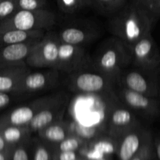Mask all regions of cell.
I'll use <instances>...</instances> for the list:
<instances>
[{
    "label": "cell",
    "mask_w": 160,
    "mask_h": 160,
    "mask_svg": "<svg viewBox=\"0 0 160 160\" xmlns=\"http://www.w3.org/2000/svg\"><path fill=\"white\" fill-rule=\"evenodd\" d=\"M39 41L0 47V69L26 65L27 57Z\"/></svg>",
    "instance_id": "cell-16"
},
{
    "label": "cell",
    "mask_w": 160,
    "mask_h": 160,
    "mask_svg": "<svg viewBox=\"0 0 160 160\" xmlns=\"http://www.w3.org/2000/svg\"><path fill=\"white\" fill-rule=\"evenodd\" d=\"M117 145L118 140L110 137L104 132L86 143L88 148L99 152L106 156H111L116 154Z\"/></svg>",
    "instance_id": "cell-21"
},
{
    "label": "cell",
    "mask_w": 160,
    "mask_h": 160,
    "mask_svg": "<svg viewBox=\"0 0 160 160\" xmlns=\"http://www.w3.org/2000/svg\"><path fill=\"white\" fill-rule=\"evenodd\" d=\"M56 20V14L47 9H18L12 16L0 21V32L8 30L47 32L52 29Z\"/></svg>",
    "instance_id": "cell-4"
},
{
    "label": "cell",
    "mask_w": 160,
    "mask_h": 160,
    "mask_svg": "<svg viewBox=\"0 0 160 160\" xmlns=\"http://www.w3.org/2000/svg\"><path fill=\"white\" fill-rule=\"evenodd\" d=\"M36 134L42 142L52 147L64 140L70 134L69 122L62 119L42 128Z\"/></svg>",
    "instance_id": "cell-18"
},
{
    "label": "cell",
    "mask_w": 160,
    "mask_h": 160,
    "mask_svg": "<svg viewBox=\"0 0 160 160\" xmlns=\"http://www.w3.org/2000/svg\"><path fill=\"white\" fill-rule=\"evenodd\" d=\"M142 9L151 20L153 25L160 20V0H128Z\"/></svg>",
    "instance_id": "cell-24"
},
{
    "label": "cell",
    "mask_w": 160,
    "mask_h": 160,
    "mask_svg": "<svg viewBox=\"0 0 160 160\" xmlns=\"http://www.w3.org/2000/svg\"><path fill=\"white\" fill-rule=\"evenodd\" d=\"M59 44L56 32L52 30L47 31L28 55L25 64L29 68L55 69Z\"/></svg>",
    "instance_id": "cell-7"
},
{
    "label": "cell",
    "mask_w": 160,
    "mask_h": 160,
    "mask_svg": "<svg viewBox=\"0 0 160 160\" xmlns=\"http://www.w3.org/2000/svg\"><path fill=\"white\" fill-rule=\"evenodd\" d=\"M58 6L65 13H74L87 6L86 0H56Z\"/></svg>",
    "instance_id": "cell-27"
},
{
    "label": "cell",
    "mask_w": 160,
    "mask_h": 160,
    "mask_svg": "<svg viewBox=\"0 0 160 160\" xmlns=\"http://www.w3.org/2000/svg\"><path fill=\"white\" fill-rule=\"evenodd\" d=\"M69 131L70 134L80 138L86 142H89L104 132V129H102L99 127L85 126L73 122L71 123H69Z\"/></svg>",
    "instance_id": "cell-23"
},
{
    "label": "cell",
    "mask_w": 160,
    "mask_h": 160,
    "mask_svg": "<svg viewBox=\"0 0 160 160\" xmlns=\"http://www.w3.org/2000/svg\"><path fill=\"white\" fill-rule=\"evenodd\" d=\"M130 50L131 65L146 71L158 73L160 66V51L152 32L138 41Z\"/></svg>",
    "instance_id": "cell-8"
},
{
    "label": "cell",
    "mask_w": 160,
    "mask_h": 160,
    "mask_svg": "<svg viewBox=\"0 0 160 160\" xmlns=\"http://www.w3.org/2000/svg\"><path fill=\"white\" fill-rule=\"evenodd\" d=\"M31 138L24 142L15 145L11 151L10 160H30L28 145Z\"/></svg>",
    "instance_id": "cell-30"
},
{
    "label": "cell",
    "mask_w": 160,
    "mask_h": 160,
    "mask_svg": "<svg viewBox=\"0 0 160 160\" xmlns=\"http://www.w3.org/2000/svg\"><path fill=\"white\" fill-rule=\"evenodd\" d=\"M60 72L56 69H47L42 71L31 72L30 70L23 77L19 92L28 98L55 88L59 83Z\"/></svg>",
    "instance_id": "cell-12"
},
{
    "label": "cell",
    "mask_w": 160,
    "mask_h": 160,
    "mask_svg": "<svg viewBox=\"0 0 160 160\" xmlns=\"http://www.w3.org/2000/svg\"><path fill=\"white\" fill-rule=\"evenodd\" d=\"M76 160H85V159H84L83 157H81V156H79V157H78Z\"/></svg>",
    "instance_id": "cell-38"
},
{
    "label": "cell",
    "mask_w": 160,
    "mask_h": 160,
    "mask_svg": "<svg viewBox=\"0 0 160 160\" xmlns=\"http://www.w3.org/2000/svg\"><path fill=\"white\" fill-rule=\"evenodd\" d=\"M153 145L155 154L157 156L158 159L160 160V138H156L155 140H153Z\"/></svg>",
    "instance_id": "cell-35"
},
{
    "label": "cell",
    "mask_w": 160,
    "mask_h": 160,
    "mask_svg": "<svg viewBox=\"0 0 160 160\" xmlns=\"http://www.w3.org/2000/svg\"><path fill=\"white\" fill-rule=\"evenodd\" d=\"M18 9L17 0H0V21L12 16Z\"/></svg>",
    "instance_id": "cell-31"
},
{
    "label": "cell",
    "mask_w": 160,
    "mask_h": 160,
    "mask_svg": "<svg viewBox=\"0 0 160 160\" xmlns=\"http://www.w3.org/2000/svg\"><path fill=\"white\" fill-rule=\"evenodd\" d=\"M52 150L41 139L38 138V142L35 143L34 149L33 160H52Z\"/></svg>",
    "instance_id": "cell-29"
},
{
    "label": "cell",
    "mask_w": 160,
    "mask_h": 160,
    "mask_svg": "<svg viewBox=\"0 0 160 160\" xmlns=\"http://www.w3.org/2000/svg\"><path fill=\"white\" fill-rule=\"evenodd\" d=\"M12 149L9 150V151L0 152V160H10L11 151H12Z\"/></svg>",
    "instance_id": "cell-36"
},
{
    "label": "cell",
    "mask_w": 160,
    "mask_h": 160,
    "mask_svg": "<svg viewBox=\"0 0 160 160\" xmlns=\"http://www.w3.org/2000/svg\"><path fill=\"white\" fill-rule=\"evenodd\" d=\"M87 6L101 15L109 17L120 10L128 0H86Z\"/></svg>",
    "instance_id": "cell-22"
},
{
    "label": "cell",
    "mask_w": 160,
    "mask_h": 160,
    "mask_svg": "<svg viewBox=\"0 0 160 160\" xmlns=\"http://www.w3.org/2000/svg\"><path fill=\"white\" fill-rule=\"evenodd\" d=\"M0 132L6 143L11 147L29 140L32 135L28 126L0 124Z\"/></svg>",
    "instance_id": "cell-20"
},
{
    "label": "cell",
    "mask_w": 160,
    "mask_h": 160,
    "mask_svg": "<svg viewBox=\"0 0 160 160\" xmlns=\"http://www.w3.org/2000/svg\"><path fill=\"white\" fill-rule=\"evenodd\" d=\"M13 147H11L6 143L5 141L4 138L2 135L1 132H0V152H5V151H9L11 150Z\"/></svg>",
    "instance_id": "cell-34"
},
{
    "label": "cell",
    "mask_w": 160,
    "mask_h": 160,
    "mask_svg": "<svg viewBox=\"0 0 160 160\" xmlns=\"http://www.w3.org/2000/svg\"><path fill=\"white\" fill-rule=\"evenodd\" d=\"M159 98L160 99V92H159Z\"/></svg>",
    "instance_id": "cell-39"
},
{
    "label": "cell",
    "mask_w": 160,
    "mask_h": 160,
    "mask_svg": "<svg viewBox=\"0 0 160 160\" xmlns=\"http://www.w3.org/2000/svg\"><path fill=\"white\" fill-rule=\"evenodd\" d=\"M117 84L150 97L159 98L160 81L157 73L142 70L130 64L117 77Z\"/></svg>",
    "instance_id": "cell-5"
},
{
    "label": "cell",
    "mask_w": 160,
    "mask_h": 160,
    "mask_svg": "<svg viewBox=\"0 0 160 160\" xmlns=\"http://www.w3.org/2000/svg\"><path fill=\"white\" fill-rule=\"evenodd\" d=\"M155 155L154 145H153V138L150 133L138 152L136 153L131 160H152Z\"/></svg>",
    "instance_id": "cell-26"
},
{
    "label": "cell",
    "mask_w": 160,
    "mask_h": 160,
    "mask_svg": "<svg viewBox=\"0 0 160 160\" xmlns=\"http://www.w3.org/2000/svg\"><path fill=\"white\" fill-rule=\"evenodd\" d=\"M140 124H142L140 119L131 109L120 102L109 112L104 127V133L119 140Z\"/></svg>",
    "instance_id": "cell-10"
},
{
    "label": "cell",
    "mask_w": 160,
    "mask_h": 160,
    "mask_svg": "<svg viewBox=\"0 0 160 160\" xmlns=\"http://www.w3.org/2000/svg\"><path fill=\"white\" fill-rule=\"evenodd\" d=\"M153 26L149 17L130 2L108 17L107 27L109 32L120 39L129 48L142 38L152 32Z\"/></svg>",
    "instance_id": "cell-1"
},
{
    "label": "cell",
    "mask_w": 160,
    "mask_h": 160,
    "mask_svg": "<svg viewBox=\"0 0 160 160\" xmlns=\"http://www.w3.org/2000/svg\"><path fill=\"white\" fill-rule=\"evenodd\" d=\"M67 85L72 92L84 95L112 93L116 82L92 67V65L68 74Z\"/></svg>",
    "instance_id": "cell-3"
},
{
    "label": "cell",
    "mask_w": 160,
    "mask_h": 160,
    "mask_svg": "<svg viewBox=\"0 0 160 160\" xmlns=\"http://www.w3.org/2000/svg\"><path fill=\"white\" fill-rule=\"evenodd\" d=\"M79 156L78 152L52 151V160H76Z\"/></svg>",
    "instance_id": "cell-33"
},
{
    "label": "cell",
    "mask_w": 160,
    "mask_h": 160,
    "mask_svg": "<svg viewBox=\"0 0 160 160\" xmlns=\"http://www.w3.org/2000/svg\"><path fill=\"white\" fill-rule=\"evenodd\" d=\"M150 131L142 124L130 131L118 140L116 154L119 160H131L138 152Z\"/></svg>",
    "instance_id": "cell-15"
},
{
    "label": "cell",
    "mask_w": 160,
    "mask_h": 160,
    "mask_svg": "<svg viewBox=\"0 0 160 160\" xmlns=\"http://www.w3.org/2000/svg\"><path fill=\"white\" fill-rule=\"evenodd\" d=\"M44 31H27L8 30L0 32V47L39 41L44 37Z\"/></svg>",
    "instance_id": "cell-19"
},
{
    "label": "cell",
    "mask_w": 160,
    "mask_h": 160,
    "mask_svg": "<svg viewBox=\"0 0 160 160\" xmlns=\"http://www.w3.org/2000/svg\"><path fill=\"white\" fill-rule=\"evenodd\" d=\"M28 98L20 92H0V110L6 109L13 103Z\"/></svg>",
    "instance_id": "cell-28"
},
{
    "label": "cell",
    "mask_w": 160,
    "mask_h": 160,
    "mask_svg": "<svg viewBox=\"0 0 160 160\" xmlns=\"http://www.w3.org/2000/svg\"><path fill=\"white\" fill-rule=\"evenodd\" d=\"M58 93L34 98L25 104L20 105L0 116V124L28 126L34 116L57 96Z\"/></svg>",
    "instance_id": "cell-9"
},
{
    "label": "cell",
    "mask_w": 160,
    "mask_h": 160,
    "mask_svg": "<svg viewBox=\"0 0 160 160\" xmlns=\"http://www.w3.org/2000/svg\"><path fill=\"white\" fill-rule=\"evenodd\" d=\"M91 57L92 67L115 82L121 70L131 61L130 48L115 36L102 42Z\"/></svg>",
    "instance_id": "cell-2"
},
{
    "label": "cell",
    "mask_w": 160,
    "mask_h": 160,
    "mask_svg": "<svg viewBox=\"0 0 160 160\" xmlns=\"http://www.w3.org/2000/svg\"><path fill=\"white\" fill-rule=\"evenodd\" d=\"M19 9L23 10H38L46 9V0H17Z\"/></svg>",
    "instance_id": "cell-32"
},
{
    "label": "cell",
    "mask_w": 160,
    "mask_h": 160,
    "mask_svg": "<svg viewBox=\"0 0 160 160\" xmlns=\"http://www.w3.org/2000/svg\"><path fill=\"white\" fill-rule=\"evenodd\" d=\"M69 104V95L59 92L56 98L39 111L28 125L31 134H36L42 128L63 119Z\"/></svg>",
    "instance_id": "cell-13"
},
{
    "label": "cell",
    "mask_w": 160,
    "mask_h": 160,
    "mask_svg": "<svg viewBox=\"0 0 160 160\" xmlns=\"http://www.w3.org/2000/svg\"><path fill=\"white\" fill-rule=\"evenodd\" d=\"M30 70L27 65L0 69V92H19L22 80Z\"/></svg>",
    "instance_id": "cell-17"
},
{
    "label": "cell",
    "mask_w": 160,
    "mask_h": 160,
    "mask_svg": "<svg viewBox=\"0 0 160 160\" xmlns=\"http://www.w3.org/2000/svg\"><path fill=\"white\" fill-rule=\"evenodd\" d=\"M87 142L80 138L69 134L64 140L52 147V150L62 152H79Z\"/></svg>",
    "instance_id": "cell-25"
},
{
    "label": "cell",
    "mask_w": 160,
    "mask_h": 160,
    "mask_svg": "<svg viewBox=\"0 0 160 160\" xmlns=\"http://www.w3.org/2000/svg\"><path fill=\"white\" fill-rule=\"evenodd\" d=\"M91 63L92 57L85 46L60 42L56 70L70 74L88 67Z\"/></svg>",
    "instance_id": "cell-11"
},
{
    "label": "cell",
    "mask_w": 160,
    "mask_h": 160,
    "mask_svg": "<svg viewBox=\"0 0 160 160\" xmlns=\"http://www.w3.org/2000/svg\"><path fill=\"white\" fill-rule=\"evenodd\" d=\"M98 160H111V158H110V156H106V157L102 158V159H100Z\"/></svg>",
    "instance_id": "cell-37"
},
{
    "label": "cell",
    "mask_w": 160,
    "mask_h": 160,
    "mask_svg": "<svg viewBox=\"0 0 160 160\" xmlns=\"http://www.w3.org/2000/svg\"><path fill=\"white\" fill-rule=\"evenodd\" d=\"M113 95L120 103L131 109L139 119L154 120L160 115V99L116 84Z\"/></svg>",
    "instance_id": "cell-6"
},
{
    "label": "cell",
    "mask_w": 160,
    "mask_h": 160,
    "mask_svg": "<svg viewBox=\"0 0 160 160\" xmlns=\"http://www.w3.org/2000/svg\"><path fill=\"white\" fill-rule=\"evenodd\" d=\"M56 34L60 42L86 47L99 38L100 31L87 22H73L62 26Z\"/></svg>",
    "instance_id": "cell-14"
}]
</instances>
